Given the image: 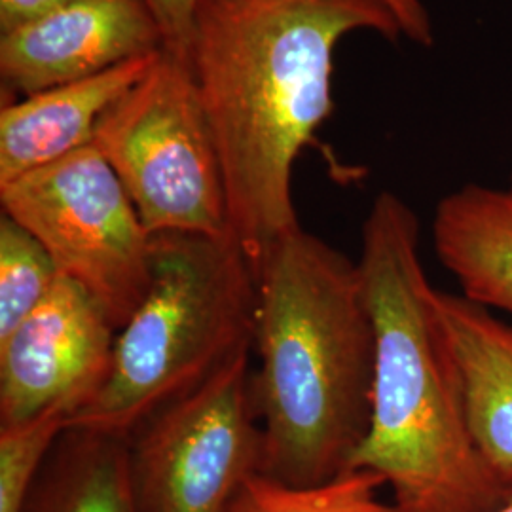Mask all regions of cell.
Returning a JSON list of instances; mask_svg holds the SVG:
<instances>
[{
	"instance_id": "obj_8",
	"label": "cell",
	"mask_w": 512,
	"mask_h": 512,
	"mask_svg": "<svg viewBox=\"0 0 512 512\" xmlns=\"http://www.w3.org/2000/svg\"><path fill=\"white\" fill-rule=\"evenodd\" d=\"M118 329L92 294L67 277L0 338V425L63 408L69 420L107 384Z\"/></svg>"
},
{
	"instance_id": "obj_4",
	"label": "cell",
	"mask_w": 512,
	"mask_h": 512,
	"mask_svg": "<svg viewBox=\"0 0 512 512\" xmlns=\"http://www.w3.org/2000/svg\"><path fill=\"white\" fill-rule=\"evenodd\" d=\"M258 281L232 238L152 236V281L118 330L109 380L67 427L129 440L255 342Z\"/></svg>"
},
{
	"instance_id": "obj_7",
	"label": "cell",
	"mask_w": 512,
	"mask_h": 512,
	"mask_svg": "<svg viewBox=\"0 0 512 512\" xmlns=\"http://www.w3.org/2000/svg\"><path fill=\"white\" fill-rule=\"evenodd\" d=\"M251 353L232 359L129 439L143 511L226 512L239 488L260 473Z\"/></svg>"
},
{
	"instance_id": "obj_13",
	"label": "cell",
	"mask_w": 512,
	"mask_h": 512,
	"mask_svg": "<svg viewBox=\"0 0 512 512\" xmlns=\"http://www.w3.org/2000/svg\"><path fill=\"white\" fill-rule=\"evenodd\" d=\"M23 512H145L129 440L67 427L44 461Z\"/></svg>"
},
{
	"instance_id": "obj_12",
	"label": "cell",
	"mask_w": 512,
	"mask_h": 512,
	"mask_svg": "<svg viewBox=\"0 0 512 512\" xmlns=\"http://www.w3.org/2000/svg\"><path fill=\"white\" fill-rule=\"evenodd\" d=\"M433 247L461 294L512 315V203L505 190L463 184L440 200Z\"/></svg>"
},
{
	"instance_id": "obj_14",
	"label": "cell",
	"mask_w": 512,
	"mask_h": 512,
	"mask_svg": "<svg viewBox=\"0 0 512 512\" xmlns=\"http://www.w3.org/2000/svg\"><path fill=\"white\" fill-rule=\"evenodd\" d=\"M384 478L351 469L317 486H293L256 473L232 499L226 512H403L382 499Z\"/></svg>"
},
{
	"instance_id": "obj_3",
	"label": "cell",
	"mask_w": 512,
	"mask_h": 512,
	"mask_svg": "<svg viewBox=\"0 0 512 512\" xmlns=\"http://www.w3.org/2000/svg\"><path fill=\"white\" fill-rule=\"evenodd\" d=\"M260 473L317 486L348 471L372 412L374 321L359 262L298 226L256 266Z\"/></svg>"
},
{
	"instance_id": "obj_10",
	"label": "cell",
	"mask_w": 512,
	"mask_h": 512,
	"mask_svg": "<svg viewBox=\"0 0 512 512\" xmlns=\"http://www.w3.org/2000/svg\"><path fill=\"white\" fill-rule=\"evenodd\" d=\"M162 52L4 105L0 110V184L92 145L105 114L147 76Z\"/></svg>"
},
{
	"instance_id": "obj_9",
	"label": "cell",
	"mask_w": 512,
	"mask_h": 512,
	"mask_svg": "<svg viewBox=\"0 0 512 512\" xmlns=\"http://www.w3.org/2000/svg\"><path fill=\"white\" fill-rule=\"evenodd\" d=\"M162 50L143 0H76L0 37V78L29 97Z\"/></svg>"
},
{
	"instance_id": "obj_11",
	"label": "cell",
	"mask_w": 512,
	"mask_h": 512,
	"mask_svg": "<svg viewBox=\"0 0 512 512\" xmlns=\"http://www.w3.org/2000/svg\"><path fill=\"white\" fill-rule=\"evenodd\" d=\"M476 448L512 484V325L463 294L435 293Z\"/></svg>"
},
{
	"instance_id": "obj_17",
	"label": "cell",
	"mask_w": 512,
	"mask_h": 512,
	"mask_svg": "<svg viewBox=\"0 0 512 512\" xmlns=\"http://www.w3.org/2000/svg\"><path fill=\"white\" fill-rule=\"evenodd\" d=\"M152 18L156 19L164 52L188 63L190 46L196 29V18L203 0H143Z\"/></svg>"
},
{
	"instance_id": "obj_5",
	"label": "cell",
	"mask_w": 512,
	"mask_h": 512,
	"mask_svg": "<svg viewBox=\"0 0 512 512\" xmlns=\"http://www.w3.org/2000/svg\"><path fill=\"white\" fill-rule=\"evenodd\" d=\"M93 145L124 184L150 236L232 238L219 148L190 65L162 52L105 114Z\"/></svg>"
},
{
	"instance_id": "obj_20",
	"label": "cell",
	"mask_w": 512,
	"mask_h": 512,
	"mask_svg": "<svg viewBox=\"0 0 512 512\" xmlns=\"http://www.w3.org/2000/svg\"><path fill=\"white\" fill-rule=\"evenodd\" d=\"M494 512H512V497L505 503V505H501L497 511Z\"/></svg>"
},
{
	"instance_id": "obj_18",
	"label": "cell",
	"mask_w": 512,
	"mask_h": 512,
	"mask_svg": "<svg viewBox=\"0 0 512 512\" xmlns=\"http://www.w3.org/2000/svg\"><path fill=\"white\" fill-rule=\"evenodd\" d=\"M385 6L399 21L403 37L421 48L435 44V29L429 10L421 0H384Z\"/></svg>"
},
{
	"instance_id": "obj_21",
	"label": "cell",
	"mask_w": 512,
	"mask_h": 512,
	"mask_svg": "<svg viewBox=\"0 0 512 512\" xmlns=\"http://www.w3.org/2000/svg\"><path fill=\"white\" fill-rule=\"evenodd\" d=\"M507 192V198H509V202L512 203V173H511V181H509V188L505 190Z\"/></svg>"
},
{
	"instance_id": "obj_15",
	"label": "cell",
	"mask_w": 512,
	"mask_h": 512,
	"mask_svg": "<svg viewBox=\"0 0 512 512\" xmlns=\"http://www.w3.org/2000/svg\"><path fill=\"white\" fill-rule=\"evenodd\" d=\"M61 277L44 245L27 228L0 217V338L37 308Z\"/></svg>"
},
{
	"instance_id": "obj_16",
	"label": "cell",
	"mask_w": 512,
	"mask_h": 512,
	"mask_svg": "<svg viewBox=\"0 0 512 512\" xmlns=\"http://www.w3.org/2000/svg\"><path fill=\"white\" fill-rule=\"evenodd\" d=\"M69 412L54 408L35 420L0 425V512H23L38 473L67 429Z\"/></svg>"
},
{
	"instance_id": "obj_1",
	"label": "cell",
	"mask_w": 512,
	"mask_h": 512,
	"mask_svg": "<svg viewBox=\"0 0 512 512\" xmlns=\"http://www.w3.org/2000/svg\"><path fill=\"white\" fill-rule=\"evenodd\" d=\"M403 31L384 0H203L188 55L219 148L230 236L253 268L300 226L293 169L334 109V50Z\"/></svg>"
},
{
	"instance_id": "obj_19",
	"label": "cell",
	"mask_w": 512,
	"mask_h": 512,
	"mask_svg": "<svg viewBox=\"0 0 512 512\" xmlns=\"http://www.w3.org/2000/svg\"><path fill=\"white\" fill-rule=\"evenodd\" d=\"M73 2L76 0H0V33H12Z\"/></svg>"
},
{
	"instance_id": "obj_6",
	"label": "cell",
	"mask_w": 512,
	"mask_h": 512,
	"mask_svg": "<svg viewBox=\"0 0 512 512\" xmlns=\"http://www.w3.org/2000/svg\"><path fill=\"white\" fill-rule=\"evenodd\" d=\"M0 203L116 329L128 323L152 281V236L99 148L92 143L0 184Z\"/></svg>"
},
{
	"instance_id": "obj_2",
	"label": "cell",
	"mask_w": 512,
	"mask_h": 512,
	"mask_svg": "<svg viewBox=\"0 0 512 512\" xmlns=\"http://www.w3.org/2000/svg\"><path fill=\"white\" fill-rule=\"evenodd\" d=\"M374 321L370 427L348 471L384 478L403 512H494L512 484L476 448L458 365L420 251V220L382 192L357 260Z\"/></svg>"
}]
</instances>
